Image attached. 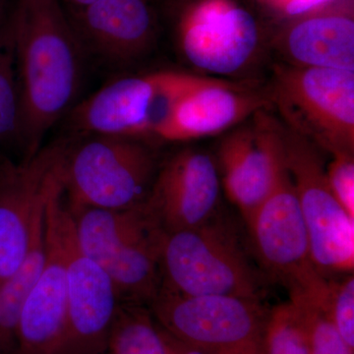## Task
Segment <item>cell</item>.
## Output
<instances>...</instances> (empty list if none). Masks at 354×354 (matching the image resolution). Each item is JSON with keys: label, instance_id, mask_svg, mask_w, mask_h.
I'll return each instance as SVG.
<instances>
[{"label": "cell", "instance_id": "cell-1", "mask_svg": "<svg viewBox=\"0 0 354 354\" xmlns=\"http://www.w3.org/2000/svg\"><path fill=\"white\" fill-rule=\"evenodd\" d=\"M25 158L73 106L82 81L83 44L59 0H18L10 23Z\"/></svg>", "mask_w": 354, "mask_h": 354}, {"label": "cell", "instance_id": "cell-2", "mask_svg": "<svg viewBox=\"0 0 354 354\" xmlns=\"http://www.w3.org/2000/svg\"><path fill=\"white\" fill-rule=\"evenodd\" d=\"M72 215L79 248L106 272L120 300L152 304L162 288L165 232L145 202L128 209L86 208Z\"/></svg>", "mask_w": 354, "mask_h": 354}, {"label": "cell", "instance_id": "cell-3", "mask_svg": "<svg viewBox=\"0 0 354 354\" xmlns=\"http://www.w3.org/2000/svg\"><path fill=\"white\" fill-rule=\"evenodd\" d=\"M162 288L183 295H232L258 300L264 281L232 228L212 220L165 232L160 250Z\"/></svg>", "mask_w": 354, "mask_h": 354}, {"label": "cell", "instance_id": "cell-4", "mask_svg": "<svg viewBox=\"0 0 354 354\" xmlns=\"http://www.w3.org/2000/svg\"><path fill=\"white\" fill-rule=\"evenodd\" d=\"M90 135L74 148L68 147L65 156L62 181L70 211L143 204L158 167L152 148L143 139Z\"/></svg>", "mask_w": 354, "mask_h": 354}, {"label": "cell", "instance_id": "cell-5", "mask_svg": "<svg viewBox=\"0 0 354 354\" xmlns=\"http://www.w3.org/2000/svg\"><path fill=\"white\" fill-rule=\"evenodd\" d=\"M272 101L285 125L332 156L354 152V71L278 65Z\"/></svg>", "mask_w": 354, "mask_h": 354}, {"label": "cell", "instance_id": "cell-6", "mask_svg": "<svg viewBox=\"0 0 354 354\" xmlns=\"http://www.w3.org/2000/svg\"><path fill=\"white\" fill-rule=\"evenodd\" d=\"M206 79L178 71L123 77L74 106L70 127L82 134L155 137L176 102Z\"/></svg>", "mask_w": 354, "mask_h": 354}, {"label": "cell", "instance_id": "cell-7", "mask_svg": "<svg viewBox=\"0 0 354 354\" xmlns=\"http://www.w3.org/2000/svg\"><path fill=\"white\" fill-rule=\"evenodd\" d=\"M283 158L297 194L318 272L353 274L354 218L337 202L328 184L318 147L281 124Z\"/></svg>", "mask_w": 354, "mask_h": 354}, {"label": "cell", "instance_id": "cell-8", "mask_svg": "<svg viewBox=\"0 0 354 354\" xmlns=\"http://www.w3.org/2000/svg\"><path fill=\"white\" fill-rule=\"evenodd\" d=\"M75 220L65 205L62 165L44 209V262L26 300L17 335L18 354H57L67 321V251Z\"/></svg>", "mask_w": 354, "mask_h": 354}, {"label": "cell", "instance_id": "cell-9", "mask_svg": "<svg viewBox=\"0 0 354 354\" xmlns=\"http://www.w3.org/2000/svg\"><path fill=\"white\" fill-rule=\"evenodd\" d=\"M153 316L172 339L208 354L263 341L268 314L258 300L232 295H183L160 288Z\"/></svg>", "mask_w": 354, "mask_h": 354}, {"label": "cell", "instance_id": "cell-10", "mask_svg": "<svg viewBox=\"0 0 354 354\" xmlns=\"http://www.w3.org/2000/svg\"><path fill=\"white\" fill-rule=\"evenodd\" d=\"M258 259L290 297L317 299L328 279L312 260L308 234L288 172H281L274 189L246 221Z\"/></svg>", "mask_w": 354, "mask_h": 354}, {"label": "cell", "instance_id": "cell-11", "mask_svg": "<svg viewBox=\"0 0 354 354\" xmlns=\"http://www.w3.org/2000/svg\"><path fill=\"white\" fill-rule=\"evenodd\" d=\"M176 38L191 66L230 76L255 57L260 32L252 14L234 0H196L181 12Z\"/></svg>", "mask_w": 354, "mask_h": 354}, {"label": "cell", "instance_id": "cell-12", "mask_svg": "<svg viewBox=\"0 0 354 354\" xmlns=\"http://www.w3.org/2000/svg\"><path fill=\"white\" fill-rule=\"evenodd\" d=\"M68 147L55 142L20 162L0 158V283L24 260L32 221L46 205Z\"/></svg>", "mask_w": 354, "mask_h": 354}, {"label": "cell", "instance_id": "cell-13", "mask_svg": "<svg viewBox=\"0 0 354 354\" xmlns=\"http://www.w3.org/2000/svg\"><path fill=\"white\" fill-rule=\"evenodd\" d=\"M252 118L221 139L216 162L228 199L245 221L269 196L285 169L281 123L265 109Z\"/></svg>", "mask_w": 354, "mask_h": 354}, {"label": "cell", "instance_id": "cell-14", "mask_svg": "<svg viewBox=\"0 0 354 354\" xmlns=\"http://www.w3.org/2000/svg\"><path fill=\"white\" fill-rule=\"evenodd\" d=\"M220 192L215 160L186 149L158 165L145 205L165 232H179L213 220Z\"/></svg>", "mask_w": 354, "mask_h": 354}, {"label": "cell", "instance_id": "cell-15", "mask_svg": "<svg viewBox=\"0 0 354 354\" xmlns=\"http://www.w3.org/2000/svg\"><path fill=\"white\" fill-rule=\"evenodd\" d=\"M118 300L106 272L79 248L74 230L67 251L66 329L57 354L104 353Z\"/></svg>", "mask_w": 354, "mask_h": 354}, {"label": "cell", "instance_id": "cell-16", "mask_svg": "<svg viewBox=\"0 0 354 354\" xmlns=\"http://www.w3.org/2000/svg\"><path fill=\"white\" fill-rule=\"evenodd\" d=\"M268 102L249 86L207 77L176 102L155 138L184 142L214 136L241 124Z\"/></svg>", "mask_w": 354, "mask_h": 354}, {"label": "cell", "instance_id": "cell-17", "mask_svg": "<svg viewBox=\"0 0 354 354\" xmlns=\"http://www.w3.org/2000/svg\"><path fill=\"white\" fill-rule=\"evenodd\" d=\"M68 17L84 50L113 64L139 59L155 37L148 0H97Z\"/></svg>", "mask_w": 354, "mask_h": 354}, {"label": "cell", "instance_id": "cell-18", "mask_svg": "<svg viewBox=\"0 0 354 354\" xmlns=\"http://www.w3.org/2000/svg\"><path fill=\"white\" fill-rule=\"evenodd\" d=\"M281 50L295 66L354 71L351 8H323L300 16L281 37Z\"/></svg>", "mask_w": 354, "mask_h": 354}, {"label": "cell", "instance_id": "cell-19", "mask_svg": "<svg viewBox=\"0 0 354 354\" xmlns=\"http://www.w3.org/2000/svg\"><path fill=\"white\" fill-rule=\"evenodd\" d=\"M44 209L32 221L29 247L19 268L0 283V354H9L17 346L23 307L38 281L44 262Z\"/></svg>", "mask_w": 354, "mask_h": 354}, {"label": "cell", "instance_id": "cell-20", "mask_svg": "<svg viewBox=\"0 0 354 354\" xmlns=\"http://www.w3.org/2000/svg\"><path fill=\"white\" fill-rule=\"evenodd\" d=\"M111 354H176L171 337L158 327L144 305L118 306L109 348Z\"/></svg>", "mask_w": 354, "mask_h": 354}, {"label": "cell", "instance_id": "cell-21", "mask_svg": "<svg viewBox=\"0 0 354 354\" xmlns=\"http://www.w3.org/2000/svg\"><path fill=\"white\" fill-rule=\"evenodd\" d=\"M263 348L265 354H310L304 316L295 302H285L268 314Z\"/></svg>", "mask_w": 354, "mask_h": 354}, {"label": "cell", "instance_id": "cell-22", "mask_svg": "<svg viewBox=\"0 0 354 354\" xmlns=\"http://www.w3.org/2000/svg\"><path fill=\"white\" fill-rule=\"evenodd\" d=\"M22 115L10 25L0 39V144L19 141Z\"/></svg>", "mask_w": 354, "mask_h": 354}, {"label": "cell", "instance_id": "cell-23", "mask_svg": "<svg viewBox=\"0 0 354 354\" xmlns=\"http://www.w3.org/2000/svg\"><path fill=\"white\" fill-rule=\"evenodd\" d=\"M290 300L304 316L310 354H354L320 305L302 297H292Z\"/></svg>", "mask_w": 354, "mask_h": 354}, {"label": "cell", "instance_id": "cell-24", "mask_svg": "<svg viewBox=\"0 0 354 354\" xmlns=\"http://www.w3.org/2000/svg\"><path fill=\"white\" fill-rule=\"evenodd\" d=\"M315 304L322 307L342 339L354 351L353 274L339 281L329 279L322 298Z\"/></svg>", "mask_w": 354, "mask_h": 354}, {"label": "cell", "instance_id": "cell-25", "mask_svg": "<svg viewBox=\"0 0 354 354\" xmlns=\"http://www.w3.org/2000/svg\"><path fill=\"white\" fill-rule=\"evenodd\" d=\"M326 176L333 195L351 218H354V158L353 153L332 156Z\"/></svg>", "mask_w": 354, "mask_h": 354}, {"label": "cell", "instance_id": "cell-26", "mask_svg": "<svg viewBox=\"0 0 354 354\" xmlns=\"http://www.w3.org/2000/svg\"><path fill=\"white\" fill-rule=\"evenodd\" d=\"M270 3L290 17H300L329 6L335 0H269Z\"/></svg>", "mask_w": 354, "mask_h": 354}, {"label": "cell", "instance_id": "cell-27", "mask_svg": "<svg viewBox=\"0 0 354 354\" xmlns=\"http://www.w3.org/2000/svg\"><path fill=\"white\" fill-rule=\"evenodd\" d=\"M59 1L62 6H66L69 13H74L82 10L85 7L91 6L97 0H59Z\"/></svg>", "mask_w": 354, "mask_h": 354}, {"label": "cell", "instance_id": "cell-28", "mask_svg": "<svg viewBox=\"0 0 354 354\" xmlns=\"http://www.w3.org/2000/svg\"><path fill=\"white\" fill-rule=\"evenodd\" d=\"M169 337H171V335H169ZM171 341L174 342V348H176V354H208L204 353V351H200V349L191 348V346L181 344V342H177L176 339H172V337Z\"/></svg>", "mask_w": 354, "mask_h": 354}, {"label": "cell", "instance_id": "cell-29", "mask_svg": "<svg viewBox=\"0 0 354 354\" xmlns=\"http://www.w3.org/2000/svg\"><path fill=\"white\" fill-rule=\"evenodd\" d=\"M225 354H265L264 348H263V341L257 342V344H251L239 351H234V353H228Z\"/></svg>", "mask_w": 354, "mask_h": 354}, {"label": "cell", "instance_id": "cell-30", "mask_svg": "<svg viewBox=\"0 0 354 354\" xmlns=\"http://www.w3.org/2000/svg\"><path fill=\"white\" fill-rule=\"evenodd\" d=\"M9 26L4 24L3 10H2V0H0V39L3 38L4 35L8 31Z\"/></svg>", "mask_w": 354, "mask_h": 354}]
</instances>
